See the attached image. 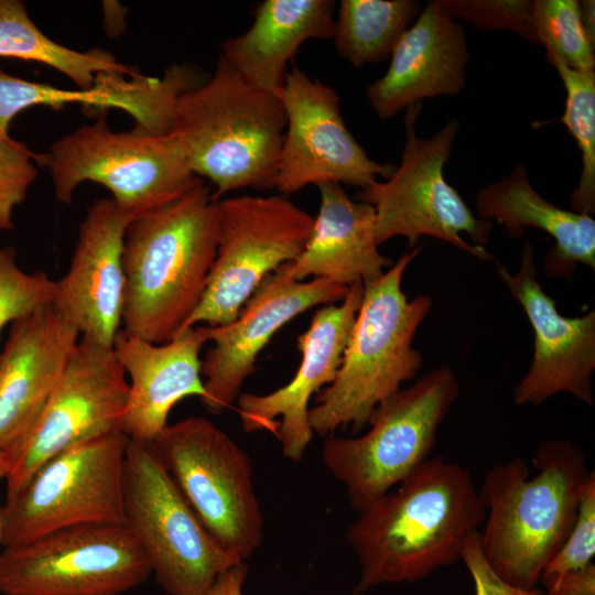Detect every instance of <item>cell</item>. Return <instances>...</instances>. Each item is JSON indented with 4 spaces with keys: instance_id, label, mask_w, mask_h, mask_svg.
I'll use <instances>...</instances> for the list:
<instances>
[{
    "instance_id": "cell-1",
    "label": "cell",
    "mask_w": 595,
    "mask_h": 595,
    "mask_svg": "<svg viewBox=\"0 0 595 595\" xmlns=\"http://www.w3.org/2000/svg\"><path fill=\"white\" fill-rule=\"evenodd\" d=\"M485 516L470 472L431 456L347 528L345 539L360 566L351 595L382 584L415 583L461 561Z\"/></svg>"
},
{
    "instance_id": "cell-2",
    "label": "cell",
    "mask_w": 595,
    "mask_h": 595,
    "mask_svg": "<svg viewBox=\"0 0 595 595\" xmlns=\"http://www.w3.org/2000/svg\"><path fill=\"white\" fill-rule=\"evenodd\" d=\"M217 238V199L204 182L129 223L122 251L127 335L163 344L185 329L204 296Z\"/></svg>"
},
{
    "instance_id": "cell-3",
    "label": "cell",
    "mask_w": 595,
    "mask_h": 595,
    "mask_svg": "<svg viewBox=\"0 0 595 595\" xmlns=\"http://www.w3.org/2000/svg\"><path fill=\"white\" fill-rule=\"evenodd\" d=\"M532 462L533 476L520 457L497 464L478 488L486 510L482 552L502 580L524 589L539 587L565 541L591 473L584 451L564 439L543 442Z\"/></svg>"
},
{
    "instance_id": "cell-4",
    "label": "cell",
    "mask_w": 595,
    "mask_h": 595,
    "mask_svg": "<svg viewBox=\"0 0 595 595\" xmlns=\"http://www.w3.org/2000/svg\"><path fill=\"white\" fill-rule=\"evenodd\" d=\"M419 252L420 247H412L381 277L363 284L360 307L336 378L309 410L313 433L325 436L349 426L354 431L365 428L375 411L422 368L423 357L413 340L433 301L429 295L409 300L401 288Z\"/></svg>"
},
{
    "instance_id": "cell-5",
    "label": "cell",
    "mask_w": 595,
    "mask_h": 595,
    "mask_svg": "<svg viewBox=\"0 0 595 595\" xmlns=\"http://www.w3.org/2000/svg\"><path fill=\"white\" fill-rule=\"evenodd\" d=\"M285 126L281 98L250 85L220 55L209 79L176 99L169 133L219 199L273 187Z\"/></svg>"
},
{
    "instance_id": "cell-6",
    "label": "cell",
    "mask_w": 595,
    "mask_h": 595,
    "mask_svg": "<svg viewBox=\"0 0 595 595\" xmlns=\"http://www.w3.org/2000/svg\"><path fill=\"white\" fill-rule=\"evenodd\" d=\"M43 163L51 170L55 197L71 204L83 182L107 187L131 219L159 208L203 181L171 134L134 127L113 132L106 115L55 141Z\"/></svg>"
},
{
    "instance_id": "cell-7",
    "label": "cell",
    "mask_w": 595,
    "mask_h": 595,
    "mask_svg": "<svg viewBox=\"0 0 595 595\" xmlns=\"http://www.w3.org/2000/svg\"><path fill=\"white\" fill-rule=\"evenodd\" d=\"M459 391L450 367L433 369L383 402L366 433L324 441L322 459L345 486L354 510L361 512L431 457Z\"/></svg>"
},
{
    "instance_id": "cell-8",
    "label": "cell",
    "mask_w": 595,
    "mask_h": 595,
    "mask_svg": "<svg viewBox=\"0 0 595 595\" xmlns=\"http://www.w3.org/2000/svg\"><path fill=\"white\" fill-rule=\"evenodd\" d=\"M401 161L391 175L357 193L375 208V238L380 246L403 237L410 247L429 236L445 241L483 261L494 257L485 249L493 223L475 215L444 177V166L459 129L450 119L434 136L421 139L415 123L421 104L407 109Z\"/></svg>"
},
{
    "instance_id": "cell-9",
    "label": "cell",
    "mask_w": 595,
    "mask_h": 595,
    "mask_svg": "<svg viewBox=\"0 0 595 595\" xmlns=\"http://www.w3.org/2000/svg\"><path fill=\"white\" fill-rule=\"evenodd\" d=\"M123 517L169 595H205L223 572L244 563L202 524L153 448L130 440Z\"/></svg>"
},
{
    "instance_id": "cell-10",
    "label": "cell",
    "mask_w": 595,
    "mask_h": 595,
    "mask_svg": "<svg viewBox=\"0 0 595 595\" xmlns=\"http://www.w3.org/2000/svg\"><path fill=\"white\" fill-rule=\"evenodd\" d=\"M210 536L246 562L263 539L248 454L205 418L167 424L149 444Z\"/></svg>"
},
{
    "instance_id": "cell-11",
    "label": "cell",
    "mask_w": 595,
    "mask_h": 595,
    "mask_svg": "<svg viewBox=\"0 0 595 595\" xmlns=\"http://www.w3.org/2000/svg\"><path fill=\"white\" fill-rule=\"evenodd\" d=\"M129 439L109 432L45 462L1 507L2 548L86 524H125L123 468Z\"/></svg>"
},
{
    "instance_id": "cell-12",
    "label": "cell",
    "mask_w": 595,
    "mask_h": 595,
    "mask_svg": "<svg viewBox=\"0 0 595 595\" xmlns=\"http://www.w3.org/2000/svg\"><path fill=\"white\" fill-rule=\"evenodd\" d=\"M217 216L216 256L185 329L231 323L267 275L301 255L314 225L311 214L283 195L219 198Z\"/></svg>"
},
{
    "instance_id": "cell-13",
    "label": "cell",
    "mask_w": 595,
    "mask_h": 595,
    "mask_svg": "<svg viewBox=\"0 0 595 595\" xmlns=\"http://www.w3.org/2000/svg\"><path fill=\"white\" fill-rule=\"evenodd\" d=\"M151 575L148 560L125 524H86L4 548L3 595H122Z\"/></svg>"
},
{
    "instance_id": "cell-14",
    "label": "cell",
    "mask_w": 595,
    "mask_h": 595,
    "mask_svg": "<svg viewBox=\"0 0 595 595\" xmlns=\"http://www.w3.org/2000/svg\"><path fill=\"white\" fill-rule=\"evenodd\" d=\"M129 385L112 347L80 337L33 426L13 447L6 500L17 496L54 455L83 441L121 431Z\"/></svg>"
},
{
    "instance_id": "cell-15",
    "label": "cell",
    "mask_w": 595,
    "mask_h": 595,
    "mask_svg": "<svg viewBox=\"0 0 595 595\" xmlns=\"http://www.w3.org/2000/svg\"><path fill=\"white\" fill-rule=\"evenodd\" d=\"M281 100L286 126L273 187L283 196L325 183L361 190L393 172L396 165L370 159L347 129L339 96L331 86L293 67Z\"/></svg>"
},
{
    "instance_id": "cell-16",
    "label": "cell",
    "mask_w": 595,
    "mask_h": 595,
    "mask_svg": "<svg viewBox=\"0 0 595 595\" xmlns=\"http://www.w3.org/2000/svg\"><path fill=\"white\" fill-rule=\"evenodd\" d=\"M348 289L320 278L295 280L288 262L262 280L231 323L203 326L213 343L202 360L205 409L219 414L230 408L273 335L316 305L340 302Z\"/></svg>"
},
{
    "instance_id": "cell-17",
    "label": "cell",
    "mask_w": 595,
    "mask_h": 595,
    "mask_svg": "<svg viewBox=\"0 0 595 595\" xmlns=\"http://www.w3.org/2000/svg\"><path fill=\"white\" fill-rule=\"evenodd\" d=\"M498 274L524 311L533 329L531 364L513 391L518 405H540L566 392L587 405L594 402L595 311L564 316L538 280L533 248L524 241L520 267L510 273L497 263Z\"/></svg>"
},
{
    "instance_id": "cell-18",
    "label": "cell",
    "mask_w": 595,
    "mask_h": 595,
    "mask_svg": "<svg viewBox=\"0 0 595 595\" xmlns=\"http://www.w3.org/2000/svg\"><path fill=\"white\" fill-rule=\"evenodd\" d=\"M363 292V284H354L339 304H326L314 314L309 328L298 337L302 358L286 385L262 394L241 393L237 399L244 430L272 432L291 461H300L312 441L310 400L336 378Z\"/></svg>"
},
{
    "instance_id": "cell-19",
    "label": "cell",
    "mask_w": 595,
    "mask_h": 595,
    "mask_svg": "<svg viewBox=\"0 0 595 595\" xmlns=\"http://www.w3.org/2000/svg\"><path fill=\"white\" fill-rule=\"evenodd\" d=\"M132 219L111 197L88 207L67 272L55 280L52 306L82 337L112 347L125 299L123 239Z\"/></svg>"
},
{
    "instance_id": "cell-20",
    "label": "cell",
    "mask_w": 595,
    "mask_h": 595,
    "mask_svg": "<svg viewBox=\"0 0 595 595\" xmlns=\"http://www.w3.org/2000/svg\"><path fill=\"white\" fill-rule=\"evenodd\" d=\"M389 58L387 72L366 89L369 106L382 120L424 99L456 95L464 88L469 63L464 26L440 0L429 1Z\"/></svg>"
},
{
    "instance_id": "cell-21",
    "label": "cell",
    "mask_w": 595,
    "mask_h": 595,
    "mask_svg": "<svg viewBox=\"0 0 595 595\" xmlns=\"http://www.w3.org/2000/svg\"><path fill=\"white\" fill-rule=\"evenodd\" d=\"M79 338L52 304L10 324L0 351V451L33 426Z\"/></svg>"
},
{
    "instance_id": "cell-22",
    "label": "cell",
    "mask_w": 595,
    "mask_h": 595,
    "mask_svg": "<svg viewBox=\"0 0 595 595\" xmlns=\"http://www.w3.org/2000/svg\"><path fill=\"white\" fill-rule=\"evenodd\" d=\"M206 342L203 326L184 329L163 344L118 332L112 349L130 379L121 431L130 441L151 444L177 402L204 397L199 354Z\"/></svg>"
},
{
    "instance_id": "cell-23",
    "label": "cell",
    "mask_w": 595,
    "mask_h": 595,
    "mask_svg": "<svg viewBox=\"0 0 595 595\" xmlns=\"http://www.w3.org/2000/svg\"><path fill=\"white\" fill-rule=\"evenodd\" d=\"M199 76L191 65H172L163 77L126 76L100 73L90 88L62 89L11 76L0 69V137L7 138L11 119L35 105L61 109L79 104L101 113L108 108L128 112L136 126L154 133L170 132L176 99L199 85Z\"/></svg>"
},
{
    "instance_id": "cell-24",
    "label": "cell",
    "mask_w": 595,
    "mask_h": 595,
    "mask_svg": "<svg viewBox=\"0 0 595 595\" xmlns=\"http://www.w3.org/2000/svg\"><path fill=\"white\" fill-rule=\"evenodd\" d=\"M312 234L301 255L289 262L299 281L325 279L349 288L378 279L393 261L379 251L375 238V208L351 199L343 186L325 183Z\"/></svg>"
},
{
    "instance_id": "cell-25",
    "label": "cell",
    "mask_w": 595,
    "mask_h": 595,
    "mask_svg": "<svg viewBox=\"0 0 595 595\" xmlns=\"http://www.w3.org/2000/svg\"><path fill=\"white\" fill-rule=\"evenodd\" d=\"M332 0H264L242 34L221 44V56L250 85L281 98L288 64L309 40H333Z\"/></svg>"
},
{
    "instance_id": "cell-26",
    "label": "cell",
    "mask_w": 595,
    "mask_h": 595,
    "mask_svg": "<svg viewBox=\"0 0 595 595\" xmlns=\"http://www.w3.org/2000/svg\"><path fill=\"white\" fill-rule=\"evenodd\" d=\"M475 208L477 217L496 220L511 238L522 236L527 228L551 236L554 245L543 262L550 277L569 279L577 263L595 270L594 218L541 196L531 185L523 164L483 187L475 197Z\"/></svg>"
},
{
    "instance_id": "cell-27",
    "label": "cell",
    "mask_w": 595,
    "mask_h": 595,
    "mask_svg": "<svg viewBox=\"0 0 595 595\" xmlns=\"http://www.w3.org/2000/svg\"><path fill=\"white\" fill-rule=\"evenodd\" d=\"M0 57L20 58L45 64L63 73L79 88H90L100 73L126 76L140 74L119 63L110 53L94 48L79 52L47 37L29 18L19 0H0Z\"/></svg>"
},
{
    "instance_id": "cell-28",
    "label": "cell",
    "mask_w": 595,
    "mask_h": 595,
    "mask_svg": "<svg viewBox=\"0 0 595 595\" xmlns=\"http://www.w3.org/2000/svg\"><path fill=\"white\" fill-rule=\"evenodd\" d=\"M421 10L415 0H342L333 36L337 54L354 67L386 61Z\"/></svg>"
},
{
    "instance_id": "cell-29",
    "label": "cell",
    "mask_w": 595,
    "mask_h": 595,
    "mask_svg": "<svg viewBox=\"0 0 595 595\" xmlns=\"http://www.w3.org/2000/svg\"><path fill=\"white\" fill-rule=\"evenodd\" d=\"M547 60L562 79L566 98L562 117L575 139L582 156L578 185L570 197L571 210L593 216L595 213V72L577 71L555 57Z\"/></svg>"
},
{
    "instance_id": "cell-30",
    "label": "cell",
    "mask_w": 595,
    "mask_h": 595,
    "mask_svg": "<svg viewBox=\"0 0 595 595\" xmlns=\"http://www.w3.org/2000/svg\"><path fill=\"white\" fill-rule=\"evenodd\" d=\"M532 21L547 57L573 69L594 71V45L583 26L578 0H533Z\"/></svg>"
},
{
    "instance_id": "cell-31",
    "label": "cell",
    "mask_w": 595,
    "mask_h": 595,
    "mask_svg": "<svg viewBox=\"0 0 595 595\" xmlns=\"http://www.w3.org/2000/svg\"><path fill=\"white\" fill-rule=\"evenodd\" d=\"M55 280L45 272L29 273L11 247H0V333L6 325L52 303Z\"/></svg>"
},
{
    "instance_id": "cell-32",
    "label": "cell",
    "mask_w": 595,
    "mask_h": 595,
    "mask_svg": "<svg viewBox=\"0 0 595 595\" xmlns=\"http://www.w3.org/2000/svg\"><path fill=\"white\" fill-rule=\"evenodd\" d=\"M595 556V473L588 474L580 496L574 523L562 547L542 572L544 591L556 585L566 574L583 570Z\"/></svg>"
},
{
    "instance_id": "cell-33",
    "label": "cell",
    "mask_w": 595,
    "mask_h": 595,
    "mask_svg": "<svg viewBox=\"0 0 595 595\" xmlns=\"http://www.w3.org/2000/svg\"><path fill=\"white\" fill-rule=\"evenodd\" d=\"M453 18L480 30H500L538 44L530 0H440Z\"/></svg>"
},
{
    "instance_id": "cell-34",
    "label": "cell",
    "mask_w": 595,
    "mask_h": 595,
    "mask_svg": "<svg viewBox=\"0 0 595 595\" xmlns=\"http://www.w3.org/2000/svg\"><path fill=\"white\" fill-rule=\"evenodd\" d=\"M33 158L39 159L23 144L0 137V230L13 228V208L24 201L37 176Z\"/></svg>"
},
{
    "instance_id": "cell-35",
    "label": "cell",
    "mask_w": 595,
    "mask_h": 595,
    "mask_svg": "<svg viewBox=\"0 0 595 595\" xmlns=\"http://www.w3.org/2000/svg\"><path fill=\"white\" fill-rule=\"evenodd\" d=\"M461 561L468 570L473 583L474 595H543L540 587L524 589L509 584L502 580L490 566L479 545V531L467 541Z\"/></svg>"
},
{
    "instance_id": "cell-36",
    "label": "cell",
    "mask_w": 595,
    "mask_h": 595,
    "mask_svg": "<svg viewBox=\"0 0 595 595\" xmlns=\"http://www.w3.org/2000/svg\"><path fill=\"white\" fill-rule=\"evenodd\" d=\"M543 595H595V565L566 574Z\"/></svg>"
},
{
    "instance_id": "cell-37",
    "label": "cell",
    "mask_w": 595,
    "mask_h": 595,
    "mask_svg": "<svg viewBox=\"0 0 595 595\" xmlns=\"http://www.w3.org/2000/svg\"><path fill=\"white\" fill-rule=\"evenodd\" d=\"M247 573L245 562L226 570L205 595H244L242 588Z\"/></svg>"
},
{
    "instance_id": "cell-38",
    "label": "cell",
    "mask_w": 595,
    "mask_h": 595,
    "mask_svg": "<svg viewBox=\"0 0 595 595\" xmlns=\"http://www.w3.org/2000/svg\"><path fill=\"white\" fill-rule=\"evenodd\" d=\"M578 2L583 26L588 40L595 45V2L594 0H582Z\"/></svg>"
},
{
    "instance_id": "cell-39",
    "label": "cell",
    "mask_w": 595,
    "mask_h": 595,
    "mask_svg": "<svg viewBox=\"0 0 595 595\" xmlns=\"http://www.w3.org/2000/svg\"><path fill=\"white\" fill-rule=\"evenodd\" d=\"M9 468V457L4 451H0V483L4 480ZM2 548V520H1V507H0V549ZM1 555V550H0Z\"/></svg>"
}]
</instances>
